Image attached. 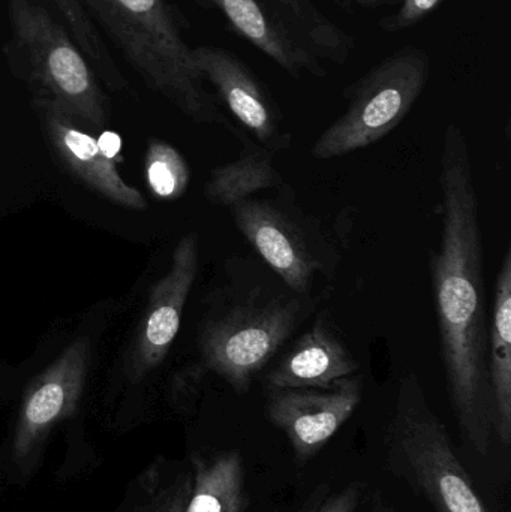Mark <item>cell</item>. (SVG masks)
I'll return each instance as SVG.
<instances>
[{
  "instance_id": "obj_7",
  "label": "cell",
  "mask_w": 511,
  "mask_h": 512,
  "mask_svg": "<svg viewBox=\"0 0 511 512\" xmlns=\"http://www.w3.org/2000/svg\"><path fill=\"white\" fill-rule=\"evenodd\" d=\"M431 59L408 45L381 60L344 92L347 110L317 138L311 155L339 158L378 143L395 131L428 86Z\"/></svg>"
},
{
  "instance_id": "obj_25",
  "label": "cell",
  "mask_w": 511,
  "mask_h": 512,
  "mask_svg": "<svg viewBox=\"0 0 511 512\" xmlns=\"http://www.w3.org/2000/svg\"><path fill=\"white\" fill-rule=\"evenodd\" d=\"M371 512H392V511H390V508L387 507L386 502H384L383 499H381V495H378V493H377V496H375L374 507H372Z\"/></svg>"
},
{
  "instance_id": "obj_1",
  "label": "cell",
  "mask_w": 511,
  "mask_h": 512,
  "mask_svg": "<svg viewBox=\"0 0 511 512\" xmlns=\"http://www.w3.org/2000/svg\"><path fill=\"white\" fill-rule=\"evenodd\" d=\"M441 239L429 254L441 358L450 402L465 441L491 451L494 403L489 381V316L480 204L467 137L456 123L444 131L440 158Z\"/></svg>"
},
{
  "instance_id": "obj_18",
  "label": "cell",
  "mask_w": 511,
  "mask_h": 512,
  "mask_svg": "<svg viewBox=\"0 0 511 512\" xmlns=\"http://www.w3.org/2000/svg\"><path fill=\"white\" fill-rule=\"evenodd\" d=\"M50 2L59 12L69 35L72 36L78 48L83 51L84 57L92 66L93 71L98 72L99 77L104 78L111 86L122 87L125 80L111 57L107 44L99 35L98 29L90 20L80 0H50Z\"/></svg>"
},
{
  "instance_id": "obj_4",
  "label": "cell",
  "mask_w": 511,
  "mask_h": 512,
  "mask_svg": "<svg viewBox=\"0 0 511 512\" xmlns=\"http://www.w3.org/2000/svg\"><path fill=\"white\" fill-rule=\"evenodd\" d=\"M8 18L6 60L33 99L51 102L77 125L104 126L107 110L98 77L66 27L41 0H8Z\"/></svg>"
},
{
  "instance_id": "obj_9",
  "label": "cell",
  "mask_w": 511,
  "mask_h": 512,
  "mask_svg": "<svg viewBox=\"0 0 511 512\" xmlns=\"http://www.w3.org/2000/svg\"><path fill=\"white\" fill-rule=\"evenodd\" d=\"M362 379H339L329 387L267 390L266 414L290 442L297 463L314 459L362 402Z\"/></svg>"
},
{
  "instance_id": "obj_8",
  "label": "cell",
  "mask_w": 511,
  "mask_h": 512,
  "mask_svg": "<svg viewBox=\"0 0 511 512\" xmlns=\"http://www.w3.org/2000/svg\"><path fill=\"white\" fill-rule=\"evenodd\" d=\"M228 210L261 261L297 294L312 295L318 276H332L338 252L320 222L297 207L294 192L248 198Z\"/></svg>"
},
{
  "instance_id": "obj_15",
  "label": "cell",
  "mask_w": 511,
  "mask_h": 512,
  "mask_svg": "<svg viewBox=\"0 0 511 512\" xmlns=\"http://www.w3.org/2000/svg\"><path fill=\"white\" fill-rule=\"evenodd\" d=\"M489 381L494 432L504 445L511 439V251L507 248L495 283L489 325Z\"/></svg>"
},
{
  "instance_id": "obj_12",
  "label": "cell",
  "mask_w": 511,
  "mask_h": 512,
  "mask_svg": "<svg viewBox=\"0 0 511 512\" xmlns=\"http://www.w3.org/2000/svg\"><path fill=\"white\" fill-rule=\"evenodd\" d=\"M200 245L195 234L177 243L168 273L150 294L146 316L129 355L128 373L134 381L159 366L179 333L183 309L197 279Z\"/></svg>"
},
{
  "instance_id": "obj_23",
  "label": "cell",
  "mask_w": 511,
  "mask_h": 512,
  "mask_svg": "<svg viewBox=\"0 0 511 512\" xmlns=\"http://www.w3.org/2000/svg\"><path fill=\"white\" fill-rule=\"evenodd\" d=\"M99 150L105 158L110 161L116 162L122 159L120 152H122V138L116 132H102L101 137L98 138Z\"/></svg>"
},
{
  "instance_id": "obj_14",
  "label": "cell",
  "mask_w": 511,
  "mask_h": 512,
  "mask_svg": "<svg viewBox=\"0 0 511 512\" xmlns=\"http://www.w3.org/2000/svg\"><path fill=\"white\" fill-rule=\"evenodd\" d=\"M33 105L42 117L54 149L87 186L126 209H146L141 192L125 183L114 162L102 155L92 135L81 131L71 117L51 102L33 99Z\"/></svg>"
},
{
  "instance_id": "obj_24",
  "label": "cell",
  "mask_w": 511,
  "mask_h": 512,
  "mask_svg": "<svg viewBox=\"0 0 511 512\" xmlns=\"http://www.w3.org/2000/svg\"><path fill=\"white\" fill-rule=\"evenodd\" d=\"M347 2L357 3L366 8H377V6L396 5V3H401V0H347Z\"/></svg>"
},
{
  "instance_id": "obj_19",
  "label": "cell",
  "mask_w": 511,
  "mask_h": 512,
  "mask_svg": "<svg viewBox=\"0 0 511 512\" xmlns=\"http://www.w3.org/2000/svg\"><path fill=\"white\" fill-rule=\"evenodd\" d=\"M147 185L156 198L177 200L185 194L191 179V171L185 158L171 144L153 140L147 149L146 164Z\"/></svg>"
},
{
  "instance_id": "obj_10",
  "label": "cell",
  "mask_w": 511,
  "mask_h": 512,
  "mask_svg": "<svg viewBox=\"0 0 511 512\" xmlns=\"http://www.w3.org/2000/svg\"><path fill=\"white\" fill-rule=\"evenodd\" d=\"M192 57L204 81L213 84L222 104L261 147L273 155L290 149L293 135L275 99L240 57L215 45L192 48Z\"/></svg>"
},
{
  "instance_id": "obj_22",
  "label": "cell",
  "mask_w": 511,
  "mask_h": 512,
  "mask_svg": "<svg viewBox=\"0 0 511 512\" xmlns=\"http://www.w3.org/2000/svg\"><path fill=\"white\" fill-rule=\"evenodd\" d=\"M360 495L362 486L359 483H351L323 501L314 512H356L360 504Z\"/></svg>"
},
{
  "instance_id": "obj_6",
  "label": "cell",
  "mask_w": 511,
  "mask_h": 512,
  "mask_svg": "<svg viewBox=\"0 0 511 512\" xmlns=\"http://www.w3.org/2000/svg\"><path fill=\"white\" fill-rule=\"evenodd\" d=\"M237 35L291 77H326V63L345 65L356 38L312 0H209Z\"/></svg>"
},
{
  "instance_id": "obj_3",
  "label": "cell",
  "mask_w": 511,
  "mask_h": 512,
  "mask_svg": "<svg viewBox=\"0 0 511 512\" xmlns=\"http://www.w3.org/2000/svg\"><path fill=\"white\" fill-rule=\"evenodd\" d=\"M90 20L98 21L125 54L144 83L185 116L203 125L237 131L204 87L167 0H80Z\"/></svg>"
},
{
  "instance_id": "obj_21",
  "label": "cell",
  "mask_w": 511,
  "mask_h": 512,
  "mask_svg": "<svg viewBox=\"0 0 511 512\" xmlns=\"http://www.w3.org/2000/svg\"><path fill=\"white\" fill-rule=\"evenodd\" d=\"M191 487L192 475H180L168 486L156 490L140 512H185Z\"/></svg>"
},
{
  "instance_id": "obj_17",
  "label": "cell",
  "mask_w": 511,
  "mask_h": 512,
  "mask_svg": "<svg viewBox=\"0 0 511 512\" xmlns=\"http://www.w3.org/2000/svg\"><path fill=\"white\" fill-rule=\"evenodd\" d=\"M248 504L245 466L239 451L194 457L185 512H245Z\"/></svg>"
},
{
  "instance_id": "obj_16",
  "label": "cell",
  "mask_w": 511,
  "mask_h": 512,
  "mask_svg": "<svg viewBox=\"0 0 511 512\" xmlns=\"http://www.w3.org/2000/svg\"><path fill=\"white\" fill-rule=\"evenodd\" d=\"M234 137L242 143V152L236 161L221 165L210 173L204 191L210 203L230 209L266 189H276L278 194L293 192L275 167L272 152L252 141L240 128Z\"/></svg>"
},
{
  "instance_id": "obj_13",
  "label": "cell",
  "mask_w": 511,
  "mask_h": 512,
  "mask_svg": "<svg viewBox=\"0 0 511 512\" xmlns=\"http://www.w3.org/2000/svg\"><path fill=\"white\" fill-rule=\"evenodd\" d=\"M359 370L360 363L342 339L332 316L321 312L267 373L266 388H324L339 379L356 376Z\"/></svg>"
},
{
  "instance_id": "obj_5",
  "label": "cell",
  "mask_w": 511,
  "mask_h": 512,
  "mask_svg": "<svg viewBox=\"0 0 511 512\" xmlns=\"http://www.w3.org/2000/svg\"><path fill=\"white\" fill-rule=\"evenodd\" d=\"M386 453L390 471L435 512H491L456 456L449 432L413 370L399 381Z\"/></svg>"
},
{
  "instance_id": "obj_11",
  "label": "cell",
  "mask_w": 511,
  "mask_h": 512,
  "mask_svg": "<svg viewBox=\"0 0 511 512\" xmlns=\"http://www.w3.org/2000/svg\"><path fill=\"white\" fill-rule=\"evenodd\" d=\"M90 343L80 339L30 385L12 442V459L24 465L56 424L74 415L86 384Z\"/></svg>"
},
{
  "instance_id": "obj_2",
  "label": "cell",
  "mask_w": 511,
  "mask_h": 512,
  "mask_svg": "<svg viewBox=\"0 0 511 512\" xmlns=\"http://www.w3.org/2000/svg\"><path fill=\"white\" fill-rule=\"evenodd\" d=\"M314 309L312 295L288 288L264 262L230 259L200 324L201 367L237 394L248 393Z\"/></svg>"
},
{
  "instance_id": "obj_20",
  "label": "cell",
  "mask_w": 511,
  "mask_h": 512,
  "mask_svg": "<svg viewBox=\"0 0 511 512\" xmlns=\"http://www.w3.org/2000/svg\"><path fill=\"white\" fill-rule=\"evenodd\" d=\"M441 3L443 0H401V8L384 17L380 21V29L390 35L410 29L431 15Z\"/></svg>"
}]
</instances>
